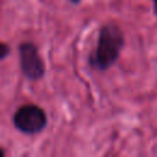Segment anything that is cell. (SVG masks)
I'll use <instances>...</instances> for the list:
<instances>
[{
    "mask_svg": "<svg viewBox=\"0 0 157 157\" xmlns=\"http://www.w3.org/2000/svg\"><path fill=\"white\" fill-rule=\"evenodd\" d=\"M124 45L125 37L120 26L114 21L105 22L99 27L96 47L87 58L88 65L93 70L107 71L118 61Z\"/></svg>",
    "mask_w": 157,
    "mask_h": 157,
    "instance_id": "1",
    "label": "cell"
},
{
    "mask_svg": "<svg viewBox=\"0 0 157 157\" xmlns=\"http://www.w3.org/2000/svg\"><path fill=\"white\" fill-rule=\"evenodd\" d=\"M13 126L25 135H36L44 130L48 124L47 113L37 104L27 103L20 105L12 117Z\"/></svg>",
    "mask_w": 157,
    "mask_h": 157,
    "instance_id": "2",
    "label": "cell"
},
{
    "mask_svg": "<svg viewBox=\"0 0 157 157\" xmlns=\"http://www.w3.org/2000/svg\"><path fill=\"white\" fill-rule=\"evenodd\" d=\"M20 56V69L22 75L29 81H38L45 74V64L38 48L32 42H22L17 47Z\"/></svg>",
    "mask_w": 157,
    "mask_h": 157,
    "instance_id": "3",
    "label": "cell"
},
{
    "mask_svg": "<svg viewBox=\"0 0 157 157\" xmlns=\"http://www.w3.org/2000/svg\"><path fill=\"white\" fill-rule=\"evenodd\" d=\"M10 52H11L10 45H9L7 43L2 42V43L0 44V60H5L6 56L10 54Z\"/></svg>",
    "mask_w": 157,
    "mask_h": 157,
    "instance_id": "4",
    "label": "cell"
},
{
    "mask_svg": "<svg viewBox=\"0 0 157 157\" xmlns=\"http://www.w3.org/2000/svg\"><path fill=\"white\" fill-rule=\"evenodd\" d=\"M152 2H153V13L157 17V0H152Z\"/></svg>",
    "mask_w": 157,
    "mask_h": 157,
    "instance_id": "5",
    "label": "cell"
},
{
    "mask_svg": "<svg viewBox=\"0 0 157 157\" xmlns=\"http://www.w3.org/2000/svg\"><path fill=\"white\" fill-rule=\"evenodd\" d=\"M69 1H70L72 5H78V4L81 2V0H69Z\"/></svg>",
    "mask_w": 157,
    "mask_h": 157,
    "instance_id": "6",
    "label": "cell"
}]
</instances>
